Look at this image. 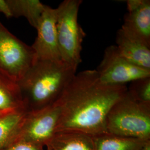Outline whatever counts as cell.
Listing matches in <instances>:
<instances>
[{
  "label": "cell",
  "instance_id": "cell-1",
  "mask_svg": "<svg viewBox=\"0 0 150 150\" xmlns=\"http://www.w3.org/2000/svg\"><path fill=\"white\" fill-rule=\"evenodd\" d=\"M127 90L126 85L103 84L96 70L76 74L58 100L61 115L56 132L76 131L92 136L107 133V114Z\"/></svg>",
  "mask_w": 150,
  "mask_h": 150
},
{
  "label": "cell",
  "instance_id": "cell-2",
  "mask_svg": "<svg viewBox=\"0 0 150 150\" xmlns=\"http://www.w3.org/2000/svg\"><path fill=\"white\" fill-rule=\"evenodd\" d=\"M76 71L62 61L35 60L17 82L27 112L42 109L57 102Z\"/></svg>",
  "mask_w": 150,
  "mask_h": 150
},
{
  "label": "cell",
  "instance_id": "cell-3",
  "mask_svg": "<svg viewBox=\"0 0 150 150\" xmlns=\"http://www.w3.org/2000/svg\"><path fill=\"white\" fill-rule=\"evenodd\" d=\"M106 132L123 137L150 140V105L134 99L127 92L108 113Z\"/></svg>",
  "mask_w": 150,
  "mask_h": 150
},
{
  "label": "cell",
  "instance_id": "cell-4",
  "mask_svg": "<svg viewBox=\"0 0 150 150\" xmlns=\"http://www.w3.org/2000/svg\"><path fill=\"white\" fill-rule=\"evenodd\" d=\"M81 0H64L56 8V30L62 62L77 69L86 33L78 22Z\"/></svg>",
  "mask_w": 150,
  "mask_h": 150
},
{
  "label": "cell",
  "instance_id": "cell-5",
  "mask_svg": "<svg viewBox=\"0 0 150 150\" xmlns=\"http://www.w3.org/2000/svg\"><path fill=\"white\" fill-rule=\"evenodd\" d=\"M35 60L34 51L0 22V71L18 82Z\"/></svg>",
  "mask_w": 150,
  "mask_h": 150
},
{
  "label": "cell",
  "instance_id": "cell-6",
  "mask_svg": "<svg viewBox=\"0 0 150 150\" xmlns=\"http://www.w3.org/2000/svg\"><path fill=\"white\" fill-rule=\"evenodd\" d=\"M96 71L100 81L111 86L125 85L127 82L150 77V70L138 66L124 58L115 45L106 48L102 61Z\"/></svg>",
  "mask_w": 150,
  "mask_h": 150
},
{
  "label": "cell",
  "instance_id": "cell-7",
  "mask_svg": "<svg viewBox=\"0 0 150 150\" xmlns=\"http://www.w3.org/2000/svg\"><path fill=\"white\" fill-rule=\"evenodd\" d=\"M60 115L58 101L42 109L27 112L15 141L23 140L45 146L56 132Z\"/></svg>",
  "mask_w": 150,
  "mask_h": 150
},
{
  "label": "cell",
  "instance_id": "cell-8",
  "mask_svg": "<svg viewBox=\"0 0 150 150\" xmlns=\"http://www.w3.org/2000/svg\"><path fill=\"white\" fill-rule=\"evenodd\" d=\"M56 18V8L45 6L36 28L37 38L31 46L35 60L62 61L57 40Z\"/></svg>",
  "mask_w": 150,
  "mask_h": 150
},
{
  "label": "cell",
  "instance_id": "cell-9",
  "mask_svg": "<svg viewBox=\"0 0 150 150\" xmlns=\"http://www.w3.org/2000/svg\"><path fill=\"white\" fill-rule=\"evenodd\" d=\"M127 13L121 29L150 47V1H126Z\"/></svg>",
  "mask_w": 150,
  "mask_h": 150
},
{
  "label": "cell",
  "instance_id": "cell-10",
  "mask_svg": "<svg viewBox=\"0 0 150 150\" xmlns=\"http://www.w3.org/2000/svg\"><path fill=\"white\" fill-rule=\"evenodd\" d=\"M116 41L118 52L124 58L138 66L150 70V47L121 28L117 32Z\"/></svg>",
  "mask_w": 150,
  "mask_h": 150
},
{
  "label": "cell",
  "instance_id": "cell-11",
  "mask_svg": "<svg viewBox=\"0 0 150 150\" xmlns=\"http://www.w3.org/2000/svg\"><path fill=\"white\" fill-rule=\"evenodd\" d=\"M45 146L47 150H95L93 136L76 131L57 132Z\"/></svg>",
  "mask_w": 150,
  "mask_h": 150
},
{
  "label": "cell",
  "instance_id": "cell-12",
  "mask_svg": "<svg viewBox=\"0 0 150 150\" xmlns=\"http://www.w3.org/2000/svg\"><path fill=\"white\" fill-rule=\"evenodd\" d=\"M20 110L27 111L18 82L0 71V113Z\"/></svg>",
  "mask_w": 150,
  "mask_h": 150
},
{
  "label": "cell",
  "instance_id": "cell-13",
  "mask_svg": "<svg viewBox=\"0 0 150 150\" xmlns=\"http://www.w3.org/2000/svg\"><path fill=\"white\" fill-rule=\"evenodd\" d=\"M95 150H141L150 140L105 133L93 136Z\"/></svg>",
  "mask_w": 150,
  "mask_h": 150
},
{
  "label": "cell",
  "instance_id": "cell-14",
  "mask_svg": "<svg viewBox=\"0 0 150 150\" xmlns=\"http://www.w3.org/2000/svg\"><path fill=\"white\" fill-rule=\"evenodd\" d=\"M27 112L25 110H20L0 115V150L16 139Z\"/></svg>",
  "mask_w": 150,
  "mask_h": 150
},
{
  "label": "cell",
  "instance_id": "cell-15",
  "mask_svg": "<svg viewBox=\"0 0 150 150\" xmlns=\"http://www.w3.org/2000/svg\"><path fill=\"white\" fill-rule=\"evenodd\" d=\"M12 17H24L31 26L36 28L45 6L38 0H6Z\"/></svg>",
  "mask_w": 150,
  "mask_h": 150
},
{
  "label": "cell",
  "instance_id": "cell-16",
  "mask_svg": "<svg viewBox=\"0 0 150 150\" xmlns=\"http://www.w3.org/2000/svg\"><path fill=\"white\" fill-rule=\"evenodd\" d=\"M127 92L136 100L150 105V77L131 82Z\"/></svg>",
  "mask_w": 150,
  "mask_h": 150
},
{
  "label": "cell",
  "instance_id": "cell-17",
  "mask_svg": "<svg viewBox=\"0 0 150 150\" xmlns=\"http://www.w3.org/2000/svg\"><path fill=\"white\" fill-rule=\"evenodd\" d=\"M2 150H43V146L23 140H16Z\"/></svg>",
  "mask_w": 150,
  "mask_h": 150
},
{
  "label": "cell",
  "instance_id": "cell-18",
  "mask_svg": "<svg viewBox=\"0 0 150 150\" xmlns=\"http://www.w3.org/2000/svg\"><path fill=\"white\" fill-rule=\"evenodd\" d=\"M0 13L5 15L7 18L12 17L10 8L6 0H0Z\"/></svg>",
  "mask_w": 150,
  "mask_h": 150
},
{
  "label": "cell",
  "instance_id": "cell-19",
  "mask_svg": "<svg viewBox=\"0 0 150 150\" xmlns=\"http://www.w3.org/2000/svg\"><path fill=\"white\" fill-rule=\"evenodd\" d=\"M141 150H150V142L145 146V147Z\"/></svg>",
  "mask_w": 150,
  "mask_h": 150
},
{
  "label": "cell",
  "instance_id": "cell-20",
  "mask_svg": "<svg viewBox=\"0 0 150 150\" xmlns=\"http://www.w3.org/2000/svg\"><path fill=\"white\" fill-rule=\"evenodd\" d=\"M2 113H0V115H1V114H2Z\"/></svg>",
  "mask_w": 150,
  "mask_h": 150
}]
</instances>
